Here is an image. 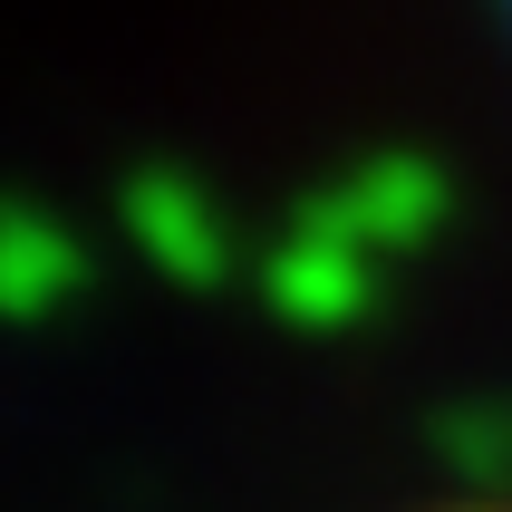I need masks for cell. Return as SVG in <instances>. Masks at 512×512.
<instances>
[{
  "instance_id": "6da1fadb",
  "label": "cell",
  "mask_w": 512,
  "mask_h": 512,
  "mask_svg": "<svg viewBox=\"0 0 512 512\" xmlns=\"http://www.w3.org/2000/svg\"><path fill=\"white\" fill-rule=\"evenodd\" d=\"M484 512H512V503H484Z\"/></svg>"
}]
</instances>
